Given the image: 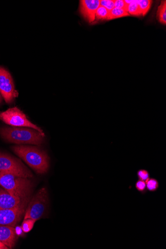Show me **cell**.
<instances>
[{"label":"cell","mask_w":166,"mask_h":249,"mask_svg":"<svg viewBox=\"0 0 166 249\" xmlns=\"http://www.w3.org/2000/svg\"><path fill=\"white\" fill-rule=\"evenodd\" d=\"M14 152L38 174H43L50 167L48 155L37 147L18 145L12 147Z\"/></svg>","instance_id":"cell-1"},{"label":"cell","mask_w":166,"mask_h":249,"mask_svg":"<svg viewBox=\"0 0 166 249\" xmlns=\"http://www.w3.org/2000/svg\"><path fill=\"white\" fill-rule=\"evenodd\" d=\"M0 134L6 141L16 144L39 145L44 142V136L38 131L29 127H3Z\"/></svg>","instance_id":"cell-2"},{"label":"cell","mask_w":166,"mask_h":249,"mask_svg":"<svg viewBox=\"0 0 166 249\" xmlns=\"http://www.w3.org/2000/svg\"><path fill=\"white\" fill-rule=\"evenodd\" d=\"M0 186L13 196L25 199L29 197L33 184L29 178L0 173Z\"/></svg>","instance_id":"cell-3"},{"label":"cell","mask_w":166,"mask_h":249,"mask_svg":"<svg viewBox=\"0 0 166 249\" xmlns=\"http://www.w3.org/2000/svg\"><path fill=\"white\" fill-rule=\"evenodd\" d=\"M0 120L13 126L34 129L45 137L43 130L30 121L24 113L17 107L10 108L5 111L0 112Z\"/></svg>","instance_id":"cell-4"},{"label":"cell","mask_w":166,"mask_h":249,"mask_svg":"<svg viewBox=\"0 0 166 249\" xmlns=\"http://www.w3.org/2000/svg\"><path fill=\"white\" fill-rule=\"evenodd\" d=\"M49 195L46 189H41L33 197L25 211L24 219L38 220L44 214L48 207Z\"/></svg>","instance_id":"cell-5"},{"label":"cell","mask_w":166,"mask_h":249,"mask_svg":"<svg viewBox=\"0 0 166 249\" xmlns=\"http://www.w3.org/2000/svg\"><path fill=\"white\" fill-rule=\"evenodd\" d=\"M0 173L11 174L31 178L32 172L18 160L8 154L0 153Z\"/></svg>","instance_id":"cell-6"},{"label":"cell","mask_w":166,"mask_h":249,"mask_svg":"<svg viewBox=\"0 0 166 249\" xmlns=\"http://www.w3.org/2000/svg\"><path fill=\"white\" fill-rule=\"evenodd\" d=\"M0 93L7 104L12 103L18 95L11 74L2 67H0Z\"/></svg>","instance_id":"cell-7"},{"label":"cell","mask_w":166,"mask_h":249,"mask_svg":"<svg viewBox=\"0 0 166 249\" xmlns=\"http://www.w3.org/2000/svg\"><path fill=\"white\" fill-rule=\"evenodd\" d=\"M29 200V199L26 200L15 209L0 210V225H9L15 227L24 214Z\"/></svg>","instance_id":"cell-8"},{"label":"cell","mask_w":166,"mask_h":249,"mask_svg":"<svg viewBox=\"0 0 166 249\" xmlns=\"http://www.w3.org/2000/svg\"><path fill=\"white\" fill-rule=\"evenodd\" d=\"M100 6V0H81L80 12L89 23L95 22L96 13Z\"/></svg>","instance_id":"cell-9"},{"label":"cell","mask_w":166,"mask_h":249,"mask_svg":"<svg viewBox=\"0 0 166 249\" xmlns=\"http://www.w3.org/2000/svg\"><path fill=\"white\" fill-rule=\"evenodd\" d=\"M28 199L29 197L22 199L14 196L4 189L0 188V210L15 209Z\"/></svg>","instance_id":"cell-10"},{"label":"cell","mask_w":166,"mask_h":249,"mask_svg":"<svg viewBox=\"0 0 166 249\" xmlns=\"http://www.w3.org/2000/svg\"><path fill=\"white\" fill-rule=\"evenodd\" d=\"M17 240L16 230L13 226L0 225V241L12 249Z\"/></svg>","instance_id":"cell-11"},{"label":"cell","mask_w":166,"mask_h":249,"mask_svg":"<svg viewBox=\"0 0 166 249\" xmlns=\"http://www.w3.org/2000/svg\"><path fill=\"white\" fill-rule=\"evenodd\" d=\"M157 18L162 24H166V2L162 1L158 8Z\"/></svg>","instance_id":"cell-12"},{"label":"cell","mask_w":166,"mask_h":249,"mask_svg":"<svg viewBox=\"0 0 166 249\" xmlns=\"http://www.w3.org/2000/svg\"><path fill=\"white\" fill-rule=\"evenodd\" d=\"M129 16H130V15L125 10L114 8L109 12L108 20H111Z\"/></svg>","instance_id":"cell-13"},{"label":"cell","mask_w":166,"mask_h":249,"mask_svg":"<svg viewBox=\"0 0 166 249\" xmlns=\"http://www.w3.org/2000/svg\"><path fill=\"white\" fill-rule=\"evenodd\" d=\"M152 2L150 0H139L138 1L141 15L145 16L148 13L151 7Z\"/></svg>","instance_id":"cell-14"},{"label":"cell","mask_w":166,"mask_h":249,"mask_svg":"<svg viewBox=\"0 0 166 249\" xmlns=\"http://www.w3.org/2000/svg\"><path fill=\"white\" fill-rule=\"evenodd\" d=\"M148 191L150 192H155L159 188V181L153 178H150L146 182Z\"/></svg>","instance_id":"cell-15"},{"label":"cell","mask_w":166,"mask_h":249,"mask_svg":"<svg viewBox=\"0 0 166 249\" xmlns=\"http://www.w3.org/2000/svg\"><path fill=\"white\" fill-rule=\"evenodd\" d=\"M109 12L105 8L100 6L96 13V21L108 20Z\"/></svg>","instance_id":"cell-16"},{"label":"cell","mask_w":166,"mask_h":249,"mask_svg":"<svg viewBox=\"0 0 166 249\" xmlns=\"http://www.w3.org/2000/svg\"><path fill=\"white\" fill-rule=\"evenodd\" d=\"M36 222V220L31 218L24 219L21 225L22 231L25 233L31 231Z\"/></svg>","instance_id":"cell-17"},{"label":"cell","mask_w":166,"mask_h":249,"mask_svg":"<svg viewBox=\"0 0 166 249\" xmlns=\"http://www.w3.org/2000/svg\"><path fill=\"white\" fill-rule=\"evenodd\" d=\"M127 12L130 15H131L136 16L141 15L138 1H133L131 4L128 5Z\"/></svg>","instance_id":"cell-18"},{"label":"cell","mask_w":166,"mask_h":249,"mask_svg":"<svg viewBox=\"0 0 166 249\" xmlns=\"http://www.w3.org/2000/svg\"><path fill=\"white\" fill-rule=\"evenodd\" d=\"M135 187L136 190L142 195H145L148 192L147 184L145 181L138 179L135 183Z\"/></svg>","instance_id":"cell-19"},{"label":"cell","mask_w":166,"mask_h":249,"mask_svg":"<svg viewBox=\"0 0 166 249\" xmlns=\"http://www.w3.org/2000/svg\"><path fill=\"white\" fill-rule=\"evenodd\" d=\"M137 176L138 179L147 181L150 178L149 172L145 169H140L137 172Z\"/></svg>","instance_id":"cell-20"},{"label":"cell","mask_w":166,"mask_h":249,"mask_svg":"<svg viewBox=\"0 0 166 249\" xmlns=\"http://www.w3.org/2000/svg\"><path fill=\"white\" fill-rule=\"evenodd\" d=\"M100 6L105 8L109 11L114 8V1L113 0H101Z\"/></svg>","instance_id":"cell-21"},{"label":"cell","mask_w":166,"mask_h":249,"mask_svg":"<svg viewBox=\"0 0 166 249\" xmlns=\"http://www.w3.org/2000/svg\"><path fill=\"white\" fill-rule=\"evenodd\" d=\"M114 8L120 9H124L127 12L128 5L124 0H115L114 1Z\"/></svg>","instance_id":"cell-22"},{"label":"cell","mask_w":166,"mask_h":249,"mask_svg":"<svg viewBox=\"0 0 166 249\" xmlns=\"http://www.w3.org/2000/svg\"><path fill=\"white\" fill-rule=\"evenodd\" d=\"M9 249L6 245H5L2 242L0 241V249Z\"/></svg>","instance_id":"cell-23"},{"label":"cell","mask_w":166,"mask_h":249,"mask_svg":"<svg viewBox=\"0 0 166 249\" xmlns=\"http://www.w3.org/2000/svg\"><path fill=\"white\" fill-rule=\"evenodd\" d=\"M2 96L1 95V93H0V103L2 102Z\"/></svg>","instance_id":"cell-24"}]
</instances>
